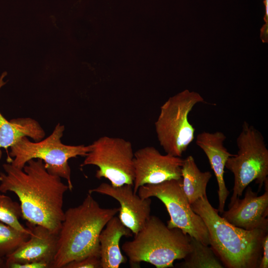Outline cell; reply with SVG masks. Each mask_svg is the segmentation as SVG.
Masks as SVG:
<instances>
[{
  "label": "cell",
  "mask_w": 268,
  "mask_h": 268,
  "mask_svg": "<svg viewBox=\"0 0 268 268\" xmlns=\"http://www.w3.org/2000/svg\"><path fill=\"white\" fill-rule=\"evenodd\" d=\"M0 173V192L14 193L18 198L22 218L59 234L64 219V197L69 190L61 178L47 170L40 159L29 160L23 169L9 162Z\"/></svg>",
  "instance_id": "1"
},
{
  "label": "cell",
  "mask_w": 268,
  "mask_h": 268,
  "mask_svg": "<svg viewBox=\"0 0 268 268\" xmlns=\"http://www.w3.org/2000/svg\"><path fill=\"white\" fill-rule=\"evenodd\" d=\"M119 210L101 207L89 193L80 205L65 211L52 268H63L73 261L100 256L99 235Z\"/></svg>",
  "instance_id": "2"
},
{
  "label": "cell",
  "mask_w": 268,
  "mask_h": 268,
  "mask_svg": "<svg viewBox=\"0 0 268 268\" xmlns=\"http://www.w3.org/2000/svg\"><path fill=\"white\" fill-rule=\"evenodd\" d=\"M191 206L204 221L209 245L223 266L228 268H258L268 230H247L230 224L218 214L207 196L198 199Z\"/></svg>",
  "instance_id": "3"
},
{
  "label": "cell",
  "mask_w": 268,
  "mask_h": 268,
  "mask_svg": "<svg viewBox=\"0 0 268 268\" xmlns=\"http://www.w3.org/2000/svg\"><path fill=\"white\" fill-rule=\"evenodd\" d=\"M122 250L133 267L146 262L157 268H172L175 260L185 259L191 251V237L150 215L134 239L122 245Z\"/></svg>",
  "instance_id": "4"
},
{
  "label": "cell",
  "mask_w": 268,
  "mask_h": 268,
  "mask_svg": "<svg viewBox=\"0 0 268 268\" xmlns=\"http://www.w3.org/2000/svg\"><path fill=\"white\" fill-rule=\"evenodd\" d=\"M65 127L60 123L46 138L32 142L27 136L19 139L10 147L9 156L13 157L8 162L23 169L26 163L33 159H41L50 173L66 179L69 190L73 185L68 160L78 156L85 157L90 150V145H69L62 142Z\"/></svg>",
  "instance_id": "5"
},
{
  "label": "cell",
  "mask_w": 268,
  "mask_h": 268,
  "mask_svg": "<svg viewBox=\"0 0 268 268\" xmlns=\"http://www.w3.org/2000/svg\"><path fill=\"white\" fill-rule=\"evenodd\" d=\"M236 154L230 156L225 168L234 176L233 193L229 204L242 196L244 191L254 181L259 189L268 180V149L261 133L244 122L236 139Z\"/></svg>",
  "instance_id": "6"
},
{
  "label": "cell",
  "mask_w": 268,
  "mask_h": 268,
  "mask_svg": "<svg viewBox=\"0 0 268 268\" xmlns=\"http://www.w3.org/2000/svg\"><path fill=\"white\" fill-rule=\"evenodd\" d=\"M204 101L198 93L185 90L169 98L161 107L155 122V132L166 153L181 157L195 138V128L189 115Z\"/></svg>",
  "instance_id": "7"
},
{
  "label": "cell",
  "mask_w": 268,
  "mask_h": 268,
  "mask_svg": "<svg viewBox=\"0 0 268 268\" xmlns=\"http://www.w3.org/2000/svg\"><path fill=\"white\" fill-rule=\"evenodd\" d=\"M137 194L142 199L154 197L165 206L170 216L169 228H177L191 237L209 245L208 231L201 217L192 209L182 188V178L140 186Z\"/></svg>",
  "instance_id": "8"
},
{
  "label": "cell",
  "mask_w": 268,
  "mask_h": 268,
  "mask_svg": "<svg viewBox=\"0 0 268 268\" xmlns=\"http://www.w3.org/2000/svg\"><path fill=\"white\" fill-rule=\"evenodd\" d=\"M90 145L81 167H98L95 177L108 179L113 186H133L134 152L130 141L120 137L103 136Z\"/></svg>",
  "instance_id": "9"
},
{
  "label": "cell",
  "mask_w": 268,
  "mask_h": 268,
  "mask_svg": "<svg viewBox=\"0 0 268 268\" xmlns=\"http://www.w3.org/2000/svg\"><path fill=\"white\" fill-rule=\"evenodd\" d=\"M184 159L169 154H162L155 147L147 146L134 152L133 191L146 184H156L179 179Z\"/></svg>",
  "instance_id": "10"
},
{
  "label": "cell",
  "mask_w": 268,
  "mask_h": 268,
  "mask_svg": "<svg viewBox=\"0 0 268 268\" xmlns=\"http://www.w3.org/2000/svg\"><path fill=\"white\" fill-rule=\"evenodd\" d=\"M264 193L258 196L247 186L242 199H236L229 204L228 209L221 214L230 224L247 230H268V180L264 184Z\"/></svg>",
  "instance_id": "11"
},
{
  "label": "cell",
  "mask_w": 268,
  "mask_h": 268,
  "mask_svg": "<svg viewBox=\"0 0 268 268\" xmlns=\"http://www.w3.org/2000/svg\"><path fill=\"white\" fill-rule=\"evenodd\" d=\"M89 194L97 193L110 196L120 204L119 218L130 229L133 234L137 233L150 216V198H141L133 191V186L125 184L115 187L102 183L95 188L89 190Z\"/></svg>",
  "instance_id": "12"
},
{
  "label": "cell",
  "mask_w": 268,
  "mask_h": 268,
  "mask_svg": "<svg viewBox=\"0 0 268 268\" xmlns=\"http://www.w3.org/2000/svg\"><path fill=\"white\" fill-rule=\"evenodd\" d=\"M26 224L31 231L29 238L5 258L4 266L9 268L13 264L41 263L52 268L57 252L58 235L43 226L27 222Z\"/></svg>",
  "instance_id": "13"
},
{
  "label": "cell",
  "mask_w": 268,
  "mask_h": 268,
  "mask_svg": "<svg viewBox=\"0 0 268 268\" xmlns=\"http://www.w3.org/2000/svg\"><path fill=\"white\" fill-rule=\"evenodd\" d=\"M226 139L220 131L213 133L203 132L197 135L196 143L204 152L215 176L218 184V206L220 213L224 210L226 201L229 194L224 179V168L228 158L233 155L224 146Z\"/></svg>",
  "instance_id": "14"
},
{
  "label": "cell",
  "mask_w": 268,
  "mask_h": 268,
  "mask_svg": "<svg viewBox=\"0 0 268 268\" xmlns=\"http://www.w3.org/2000/svg\"><path fill=\"white\" fill-rule=\"evenodd\" d=\"M105 227L99 236L101 268H119L127 262V258L121 252L120 241L122 237L132 236L133 233L115 216Z\"/></svg>",
  "instance_id": "15"
},
{
  "label": "cell",
  "mask_w": 268,
  "mask_h": 268,
  "mask_svg": "<svg viewBox=\"0 0 268 268\" xmlns=\"http://www.w3.org/2000/svg\"><path fill=\"white\" fill-rule=\"evenodd\" d=\"M7 72H3L0 76V89L6 84L4 78ZM45 136V132L39 123L31 118H18L7 121L0 113V159L2 155L1 148L7 149L20 138L27 136L35 141L41 140Z\"/></svg>",
  "instance_id": "16"
},
{
  "label": "cell",
  "mask_w": 268,
  "mask_h": 268,
  "mask_svg": "<svg viewBox=\"0 0 268 268\" xmlns=\"http://www.w3.org/2000/svg\"><path fill=\"white\" fill-rule=\"evenodd\" d=\"M181 177L182 188L190 204L207 196L206 187L212 174L209 171H201L192 155L183 160Z\"/></svg>",
  "instance_id": "17"
},
{
  "label": "cell",
  "mask_w": 268,
  "mask_h": 268,
  "mask_svg": "<svg viewBox=\"0 0 268 268\" xmlns=\"http://www.w3.org/2000/svg\"><path fill=\"white\" fill-rule=\"evenodd\" d=\"M191 250L180 264L183 268H223L224 266L212 248L191 237Z\"/></svg>",
  "instance_id": "18"
},
{
  "label": "cell",
  "mask_w": 268,
  "mask_h": 268,
  "mask_svg": "<svg viewBox=\"0 0 268 268\" xmlns=\"http://www.w3.org/2000/svg\"><path fill=\"white\" fill-rule=\"evenodd\" d=\"M31 233V231H20L0 221V259L5 258L14 252L28 240Z\"/></svg>",
  "instance_id": "19"
},
{
  "label": "cell",
  "mask_w": 268,
  "mask_h": 268,
  "mask_svg": "<svg viewBox=\"0 0 268 268\" xmlns=\"http://www.w3.org/2000/svg\"><path fill=\"white\" fill-rule=\"evenodd\" d=\"M20 218L22 213L20 203L13 201L7 196L0 195V221L18 230L30 232L29 228L20 223Z\"/></svg>",
  "instance_id": "20"
},
{
  "label": "cell",
  "mask_w": 268,
  "mask_h": 268,
  "mask_svg": "<svg viewBox=\"0 0 268 268\" xmlns=\"http://www.w3.org/2000/svg\"><path fill=\"white\" fill-rule=\"evenodd\" d=\"M65 268H101L99 256H89L81 259L72 261L67 264Z\"/></svg>",
  "instance_id": "21"
},
{
  "label": "cell",
  "mask_w": 268,
  "mask_h": 268,
  "mask_svg": "<svg viewBox=\"0 0 268 268\" xmlns=\"http://www.w3.org/2000/svg\"><path fill=\"white\" fill-rule=\"evenodd\" d=\"M263 256H262L259 268H268V234L264 237L263 242Z\"/></svg>",
  "instance_id": "22"
},
{
  "label": "cell",
  "mask_w": 268,
  "mask_h": 268,
  "mask_svg": "<svg viewBox=\"0 0 268 268\" xmlns=\"http://www.w3.org/2000/svg\"><path fill=\"white\" fill-rule=\"evenodd\" d=\"M10 268H49L47 264L41 263H26L23 264H13L10 266Z\"/></svg>",
  "instance_id": "23"
},
{
  "label": "cell",
  "mask_w": 268,
  "mask_h": 268,
  "mask_svg": "<svg viewBox=\"0 0 268 268\" xmlns=\"http://www.w3.org/2000/svg\"><path fill=\"white\" fill-rule=\"evenodd\" d=\"M264 2L265 3V6H266V15L265 16L264 19H265L266 17L267 16V18H268V0H265L264 1Z\"/></svg>",
  "instance_id": "24"
},
{
  "label": "cell",
  "mask_w": 268,
  "mask_h": 268,
  "mask_svg": "<svg viewBox=\"0 0 268 268\" xmlns=\"http://www.w3.org/2000/svg\"><path fill=\"white\" fill-rule=\"evenodd\" d=\"M3 260L2 259H0V266H2L3 265Z\"/></svg>",
  "instance_id": "25"
}]
</instances>
